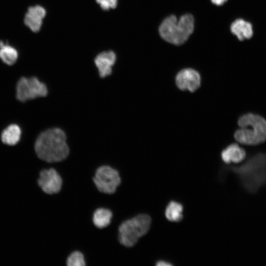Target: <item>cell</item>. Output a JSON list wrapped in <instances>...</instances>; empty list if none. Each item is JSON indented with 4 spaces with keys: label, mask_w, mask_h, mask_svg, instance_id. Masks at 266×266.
I'll return each instance as SVG.
<instances>
[{
    "label": "cell",
    "mask_w": 266,
    "mask_h": 266,
    "mask_svg": "<svg viewBox=\"0 0 266 266\" xmlns=\"http://www.w3.org/2000/svg\"><path fill=\"white\" fill-rule=\"evenodd\" d=\"M156 265L157 266H171L173 264L166 260H159L156 262Z\"/></svg>",
    "instance_id": "20"
},
{
    "label": "cell",
    "mask_w": 266,
    "mask_h": 266,
    "mask_svg": "<svg viewBox=\"0 0 266 266\" xmlns=\"http://www.w3.org/2000/svg\"><path fill=\"white\" fill-rule=\"evenodd\" d=\"M100 7L105 10L115 8L118 3V0H96Z\"/></svg>",
    "instance_id": "19"
},
{
    "label": "cell",
    "mask_w": 266,
    "mask_h": 266,
    "mask_svg": "<svg viewBox=\"0 0 266 266\" xmlns=\"http://www.w3.org/2000/svg\"><path fill=\"white\" fill-rule=\"evenodd\" d=\"M21 130L16 124H11L2 132L1 134V141L9 146L15 145L20 140Z\"/></svg>",
    "instance_id": "15"
},
{
    "label": "cell",
    "mask_w": 266,
    "mask_h": 266,
    "mask_svg": "<svg viewBox=\"0 0 266 266\" xmlns=\"http://www.w3.org/2000/svg\"><path fill=\"white\" fill-rule=\"evenodd\" d=\"M66 265L68 266H84L85 262L83 255L79 251H74L67 258Z\"/></svg>",
    "instance_id": "18"
},
{
    "label": "cell",
    "mask_w": 266,
    "mask_h": 266,
    "mask_svg": "<svg viewBox=\"0 0 266 266\" xmlns=\"http://www.w3.org/2000/svg\"><path fill=\"white\" fill-rule=\"evenodd\" d=\"M112 217V213L110 210L100 208L94 212L93 222L97 228L102 229L109 225Z\"/></svg>",
    "instance_id": "17"
},
{
    "label": "cell",
    "mask_w": 266,
    "mask_h": 266,
    "mask_svg": "<svg viewBox=\"0 0 266 266\" xmlns=\"http://www.w3.org/2000/svg\"><path fill=\"white\" fill-rule=\"evenodd\" d=\"M175 82L179 90L194 93L200 87L201 79L198 71L191 68H186L177 73Z\"/></svg>",
    "instance_id": "9"
},
{
    "label": "cell",
    "mask_w": 266,
    "mask_h": 266,
    "mask_svg": "<svg viewBox=\"0 0 266 266\" xmlns=\"http://www.w3.org/2000/svg\"><path fill=\"white\" fill-rule=\"evenodd\" d=\"M46 14L45 9L41 6L30 7L25 16L24 23L33 32H37L40 30Z\"/></svg>",
    "instance_id": "11"
},
{
    "label": "cell",
    "mask_w": 266,
    "mask_h": 266,
    "mask_svg": "<svg viewBox=\"0 0 266 266\" xmlns=\"http://www.w3.org/2000/svg\"><path fill=\"white\" fill-rule=\"evenodd\" d=\"M0 58L5 64L11 66L16 62L18 52L8 43L0 41Z\"/></svg>",
    "instance_id": "16"
},
{
    "label": "cell",
    "mask_w": 266,
    "mask_h": 266,
    "mask_svg": "<svg viewBox=\"0 0 266 266\" xmlns=\"http://www.w3.org/2000/svg\"><path fill=\"white\" fill-rule=\"evenodd\" d=\"M212 2L217 5H221L224 3L227 0H211Z\"/></svg>",
    "instance_id": "21"
},
{
    "label": "cell",
    "mask_w": 266,
    "mask_h": 266,
    "mask_svg": "<svg viewBox=\"0 0 266 266\" xmlns=\"http://www.w3.org/2000/svg\"><path fill=\"white\" fill-rule=\"evenodd\" d=\"M34 148L37 157L49 163L62 161L69 153L66 135L63 130L58 128H50L42 132L36 138Z\"/></svg>",
    "instance_id": "1"
},
{
    "label": "cell",
    "mask_w": 266,
    "mask_h": 266,
    "mask_svg": "<svg viewBox=\"0 0 266 266\" xmlns=\"http://www.w3.org/2000/svg\"><path fill=\"white\" fill-rule=\"evenodd\" d=\"M116 60V54L112 51L101 52L96 57L95 64L100 77L103 78L110 75Z\"/></svg>",
    "instance_id": "10"
},
{
    "label": "cell",
    "mask_w": 266,
    "mask_h": 266,
    "mask_svg": "<svg viewBox=\"0 0 266 266\" xmlns=\"http://www.w3.org/2000/svg\"><path fill=\"white\" fill-rule=\"evenodd\" d=\"M231 31L241 41L250 38L253 33L252 25L241 19H237L232 24Z\"/></svg>",
    "instance_id": "13"
},
{
    "label": "cell",
    "mask_w": 266,
    "mask_h": 266,
    "mask_svg": "<svg viewBox=\"0 0 266 266\" xmlns=\"http://www.w3.org/2000/svg\"><path fill=\"white\" fill-rule=\"evenodd\" d=\"M152 220L146 214H140L123 222L119 227L120 243L127 247L133 246L149 231Z\"/></svg>",
    "instance_id": "5"
},
{
    "label": "cell",
    "mask_w": 266,
    "mask_h": 266,
    "mask_svg": "<svg viewBox=\"0 0 266 266\" xmlns=\"http://www.w3.org/2000/svg\"><path fill=\"white\" fill-rule=\"evenodd\" d=\"M184 206L175 200H171L166 205L165 210L166 218L171 222H179L183 218Z\"/></svg>",
    "instance_id": "14"
},
{
    "label": "cell",
    "mask_w": 266,
    "mask_h": 266,
    "mask_svg": "<svg viewBox=\"0 0 266 266\" xmlns=\"http://www.w3.org/2000/svg\"><path fill=\"white\" fill-rule=\"evenodd\" d=\"M93 181L99 191L111 194L120 184L121 178L117 170L110 166H102L97 169Z\"/></svg>",
    "instance_id": "7"
},
{
    "label": "cell",
    "mask_w": 266,
    "mask_h": 266,
    "mask_svg": "<svg viewBox=\"0 0 266 266\" xmlns=\"http://www.w3.org/2000/svg\"><path fill=\"white\" fill-rule=\"evenodd\" d=\"M239 127L233 134L235 140L247 146H256L266 141V119L260 115L248 112L238 119Z\"/></svg>",
    "instance_id": "3"
},
{
    "label": "cell",
    "mask_w": 266,
    "mask_h": 266,
    "mask_svg": "<svg viewBox=\"0 0 266 266\" xmlns=\"http://www.w3.org/2000/svg\"><path fill=\"white\" fill-rule=\"evenodd\" d=\"M16 91L17 99L23 102L45 97L48 94L46 85L36 77L20 78L17 83Z\"/></svg>",
    "instance_id": "6"
},
{
    "label": "cell",
    "mask_w": 266,
    "mask_h": 266,
    "mask_svg": "<svg viewBox=\"0 0 266 266\" xmlns=\"http://www.w3.org/2000/svg\"><path fill=\"white\" fill-rule=\"evenodd\" d=\"M194 29V18L190 14L182 16L179 20L173 15L166 18L159 28L161 37L166 41L175 44L184 43Z\"/></svg>",
    "instance_id": "4"
},
{
    "label": "cell",
    "mask_w": 266,
    "mask_h": 266,
    "mask_svg": "<svg viewBox=\"0 0 266 266\" xmlns=\"http://www.w3.org/2000/svg\"><path fill=\"white\" fill-rule=\"evenodd\" d=\"M246 153L245 150L237 143L229 144L221 152V158L226 164H238L245 159Z\"/></svg>",
    "instance_id": "12"
},
{
    "label": "cell",
    "mask_w": 266,
    "mask_h": 266,
    "mask_svg": "<svg viewBox=\"0 0 266 266\" xmlns=\"http://www.w3.org/2000/svg\"><path fill=\"white\" fill-rule=\"evenodd\" d=\"M234 173L249 192L259 188L266 181V154H258L238 166H224Z\"/></svg>",
    "instance_id": "2"
},
{
    "label": "cell",
    "mask_w": 266,
    "mask_h": 266,
    "mask_svg": "<svg viewBox=\"0 0 266 266\" xmlns=\"http://www.w3.org/2000/svg\"><path fill=\"white\" fill-rule=\"evenodd\" d=\"M62 183L61 176L52 167L41 170L36 180L37 185L41 190L50 195L58 193L62 188Z\"/></svg>",
    "instance_id": "8"
}]
</instances>
